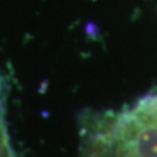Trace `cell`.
I'll use <instances>...</instances> for the list:
<instances>
[{
  "label": "cell",
  "mask_w": 157,
  "mask_h": 157,
  "mask_svg": "<svg viewBox=\"0 0 157 157\" xmlns=\"http://www.w3.org/2000/svg\"><path fill=\"white\" fill-rule=\"evenodd\" d=\"M86 157H157V98L102 127Z\"/></svg>",
  "instance_id": "obj_1"
},
{
  "label": "cell",
  "mask_w": 157,
  "mask_h": 157,
  "mask_svg": "<svg viewBox=\"0 0 157 157\" xmlns=\"http://www.w3.org/2000/svg\"><path fill=\"white\" fill-rule=\"evenodd\" d=\"M0 157H11L7 151V147H6V143H4V137L0 132Z\"/></svg>",
  "instance_id": "obj_2"
}]
</instances>
